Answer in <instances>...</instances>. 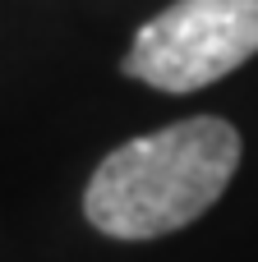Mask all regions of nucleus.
Instances as JSON below:
<instances>
[{
  "mask_svg": "<svg viewBox=\"0 0 258 262\" xmlns=\"http://www.w3.org/2000/svg\"><path fill=\"white\" fill-rule=\"evenodd\" d=\"M240 129L222 115L175 120L102 157L83 216L111 239H162L199 221L240 170Z\"/></svg>",
  "mask_w": 258,
  "mask_h": 262,
  "instance_id": "f257e3e1",
  "label": "nucleus"
},
{
  "mask_svg": "<svg viewBox=\"0 0 258 262\" xmlns=\"http://www.w3.org/2000/svg\"><path fill=\"white\" fill-rule=\"evenodd\" d=\"M258 55V0H175L148 18L120 74L157 92H199Z\"/></svg>",
  "mask_w": 258,
  "mask_h": 262,
  "instance_id": "f03ea898",
  "label": "nucleus"
}]
</instances>
